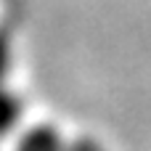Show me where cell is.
I'll list each match as a JSON object with an SVG mask.
<instances>
[{"instance_id":"3","label":"cell","mask_w":151,"mask_h":151,"mask_svg":"<svg viewBox=\"0 0 151 151\" xmlns=\"http://www.w3.org/2000/svg\"><path fill=\"white\" fill-rule=\"evenodd\" d=\"M16 64V48H13V37L0 27V85L8 82L11 72Z\"/></svg>"},{"instance_id":"4","label":"cell","mask_w":151,"mask_h":151,"mask_svg":"<svg viewBox=\"0 0 151 151\" xmlns=\"http://www.w3.org/2000/svg\"><path fill=\"white\" fill-rule=\"evenodd\" d=\"M69 151H106V149L93 135H77V138L69 141Z\"/></svg>"},{"instance_id":"1","label":"cell","mask_w":151,"mask_h":151,"mask_svg":"<svg viewBox=\"0 0 151 151\" xmlns=\"http://www.w3.org/2000/svg\"><path fill=\"white\" fill-rule=\"evenodd\" d=\"M69 141L64 130L53 122H35L27 130H21L16 151H69Z\"/></svg>"},{"instance_id":"2","label":"cell","mask_w":151,"mask_h":151,"mask_svg":"<svg viewBox=\"0 0 151 151\" xmlns=\"http://www.w3.org/2000/svg\"><path fill=\"white\" fill-rule=\"evenodd\" d=\"M27 114V104L21 93L13 85H0V138H8L21 127V119Z\"/></svg>"}]
</instances>
